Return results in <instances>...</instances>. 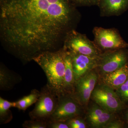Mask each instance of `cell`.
Wrapping results in <instances>:
<instances>
[{
    "label": "cell",
    "instance_id": "1",
    "mask_svg": "<svg viewBox=\"0 0 128 128\" xmlns=\"http://www.w3.org/2000/svg\"><path fill=\"white\" fill-rule=\"evenodd\" d=\"M81 18L70 0H0L1 38L7 51L25 62L60 49Z\"/></svg>",
    "mask_w": 128,
    "mask_h": 128
},
{
    "label": "cell",
    "instance_id": "2",
    "mask_svg": "<svg viewBox=\"0 0 128 128\" xmlns=\"http://www.w3.org/2000/svg\"><path fill=\"white\" fill-rule=\"evenodd\" d=\"M66 50L63 46L56 51L41 53L33 59L45 73L47 84L58 96L62 94L64 86Z\"/></svg>",
    "mask_w": 128,
    "mask_h": 128
},
{
    "label": "cell",
    "instance_id": "3",
    "mask_svg": "<svg viewBox=\"0 0 128 128\" xmlns=\"http://www.w3.org/2000/svg\"><path fill=\"white\" fill-rule=\"evenodd\" d=\"M92 93L91 99L108 112L116 114L124 108L115 90L99 80Z\"/></svg>",
    "mask_w": 128,
    "mask_h": 128
},
{
    "label": "cell",
    "instance_id": "4",
    "mask_svg": "<svg viewBox=\"0 0 128 128\" xmlns=\"http://www.w3.org/2000/svg\"><path fill=\"white\" fill-rule=\"evenodd\" d=\"M63 47L66 50L94 58L102 54L94 43L85 34L76 32L75 29L67 32L64 37Z\"/></svg>",
    "mask_w": 128,
    "mask_h": 128
},
{
    "label": "cell",
    "instance_id": "5",
    "mask_svg": "<svg viewBox=\"0 0 128 128\" xmlns=\"http://www.w3.org/2000/svg\"><path fill=\"white\" fill-rule=\"evenodd\" d=\"M40 96L35 103L34 108L29 112L31 119H37L48 121L57 107L58 96L48 85L42 88Z\"/></svg>",
    "mask_w": 128,
    "mask_h": 128
},
{
    "label": "cell",
    "instance_id": "6",
    "mask_svg": "<svg viewBox=\"0 0 128 128\" xmlns=\"http://www.w3.org/2000/svg\"><path fill=\"white\" fill-rule=\"evenodd\" d=\"M92 33L94 43L102 53L128 48V43L124 40L118 30L115 28H105L95 27Z\"/></svg>",
    "mask_w": 128,
    "mask_h": 128
},
{
    "label": "cell",
    "instance_id": "7",
    "mask_svg": "<svg viewBox=\"0 0 128 128\" xmlns=\"http://www.w3.org/2000/svg\"><path fill=\"white\" fill-rule=\"evenodd\" d=\"M128 64V48L102 53L97 58L96 68L100 76L120 68Z\"/></svg>",
    "mask_w": 128,
    "mask_h": 128
},
{
    "label": "cell",
    "instance_id": "8",
    "mask_svg": "<svg viewBox=\"0 0 128 128\" xmlns=\"http://www.w3.org/2000/svg\"><path fill=\"white\" fill-rule=\"evenodd\" d=\"M83 112V107L71 94H62L58 96L55 111L48 121L66 122L76 116H82Z\"/></svg>",
    "mask_w": 128,
    "mask_h": 128
},
{
    "label": "cell",
    "instance_id": "9",
    "mask_svg": "<svg viewBox=\"0 0 128 128\" xmlns=\"http://www.w3.org/2000/svg\"><path fill=\"white\" fill-rule=\"evenodd\" d=\"M99 78V74L95 69L76 81L74 91L71 95L83 108L89 102Z\"/></svg>",
    "mask_w": 128,
    "mask_h": 128
},
{
    "label": "cell",
    "instance_id": "10",
    "mask_svg": "<svg viewBox=\"0 0 128 128\" xmlns=\"http://www.w3.org/2000/svg\"><path fill=\"white\" fill-rule=\"evenodd\" d=\"M116 114L108 112L93 102L88 109L86 121L92 128H104L108 123L116 118Z\"/></svg>",
    "mask_w": 128,
    "mask_h": 128
},
{
    "label": "cell",
    "instance_id": "11",
    "mask_svg": "<svg viewBox=\"0 0 128 128\" xmlns=\"http://www.w3.org/2000/svg\"><path fill=\"white\" fill-rule=\"evenodd\" d=\"M71 56L75 82L89 72L96 68L97 58L69 51Z\"/></svg>",
    "mask_w": 128,
    "mask_h": 128
},
{
    "label": "cell",
    "instance_id": "12",
    "mask_svg": "<svg viewBox=\"0 0 128 128\" xmlns=\"http://www.w3.org/2000/svg\"><path fill=\"white\" fill-rule=\"evenodd\" d=\"M102 17L118 16L128 9V0H100L98 6Z\"/></svg>",
    "mask_w": 128,
    "mask_h": 128
},
{
    "label": "cell",
    "instance_id": "13",
    "mask_svg": "<svg viewBox=\"0 0 128 128\" xmlns=\"http://www.w3.org/2000/svg\"><path fill=\"white\" fill-rule=\"evenodd\" d=\"M128 80V64L115 71L100 76L102 82L116 90Z\"/></svg>",
    "mask_w": 128,
    "mask_h": 128
},
{
    "label": "cell",
    "instance_id": "14",
    "mask_svg": "<svg viewBox=\"0 0 128 128\" xmlns=\"http://www.w3.org/2000/svg\"><path fill=\"white\" fill-rule=\"evenodd\" d=\"M22 80L18 74L10 70L2 64L0 66V89L2 90H11Z\"/></svg>",
    "mask_w": 128,
    "mask_h": 128
},
{
    "label": "cell",
    "instance_id": "15",
    "mask_svg": "<svg viewBox=\"0 0 128 128\" xmlns=\"http://www.w3.org/2000/svg\"><path fill=\"white\" fill-rule=\"evenodd\" d=\"M64 60L65 72L62 94H72L74 91L75 80L72 67L71 56L68 50H66Z\"/></svg>",
    "mask_w": 128,
    "mask_h": 128
},
{
    "label": "cell",
    "instance_id": "16",
    "mask_svg": "<svg viewBox=\"0 0 128 128\" xmlns=\"http://www.w3.org/2000/svg\"><path fill=\"white\" fill-rule=\"evenodd\" d=\"M16 102H10L0 97V124L8 123L12 118V113L10 108H15Z\"/></svg>",
    "mask_w": 128,
    "mask_h": 128
},
{
    "label": "cell",
    "instance_id": "17",
    "mask_svg": "<svg viewBox=\"0 0 128 128\" xmlns=\"http://www.w3.org/2000/svg\"><path fill=\"white\" fill-rule=\"evenodd\" d=\"M40 94V91L37 89L32 90L29 95L24 96L15 102V108L18 110L25 111L30 106L36 102Z\"/></svg>",
    "mask_w": 128,
    "mask_h": 128
},
{
    "label": "cell",
    "instance_id": "18",
    "mask_svg": "<svg viewBox=\"0 0 128 128\" xmlns=\"http://www.w3.org/2000/svg\"><path fill=\"white\" fill-rule=\"evenodd\" d=\"M66 122L70 128H88L87 122L82 116H78L68 120Z\"/></svg>",
    "mask_w": 128,
    "mask_h": 128
},
{
    "label": "cell",
    "instance_id": "19",
    "mask_svg": "<svg viewBox=\"0 0 128 128\" xmlns=\"http://www.w3.org/2000/svg\"><path fill=\"white\" fill-rule=\"evenodd\" d=\"M24 128H48V121L37 119H31L24 121Z\"/></svg>",
    "mask_w": 128,
    "mask_h": 128
},
{
    "label": "cell",
    "instance_id": "20",
    "mask_svg": "<svg viewBox=\"0 0 128 128\" xmlns=\"http://www.w3.org/2000/svg\"><path fill=\"white\" fill-rule=\"evenodd\" d=\"M116 93L124 104L128 102V80L116 90Z\"/></svg>",
    "mask_w": 128,
    "mask_h": 128
},
{
    "label": "cell",
    "instance_id": "21",
    "mask_svg": "<svg viewBox=\"0 0 128 128\" xmlns=\"http://www.w3.org/2000/svg\"><path fill=\"white\" fill-rule=\"evenodd\" d=\"M76 7L98 6L100 0H70Z\"/></svg>",
    "mask_w": 128,
    "mask_h": 128
},
{
    "label": "cell",
    "instance_id": "22",
    "mask_svg": "<svg viewBox=\"0 0 128 128\" xmlns=\"http://www.w3.org/2000/svg\"><path fill=\"white\" fill-rule=\"evenodd\" d=\"M124 122L123 121L116 118L108 123L104 128H124Z\"/></svg>",
    "mask_w": 128,
    "mask_h": 128
},
{
    "label": "cell",
    "instance_id": "23",
    "mask_svg": "<svg viewBox=\"0 0 128 128\" xmlns=\"http://www.w3.org/2000/svg\"><path fill=\"white\" fill-rule=\"evenodd\" d=\"M48 128H70L66 122L48 121Z\"/></svg>",
    "mask_w": 128,
    "mask_h": 128
},
{
    "label": "cell",
    "instance_id": "24",
    "mask_svg": "<svg viewBox=\"0 0 128 128\" xmlns=\"http://www.w3.org/2000/svg\"><path fill=\"white\" fill-rule=\"evenodd\" d=\"M125 117L126 122L128 124V109L126 112Z\"/></svg>",
    "mask_w": 128,
    "mask_h": 128
}]
</instances>
